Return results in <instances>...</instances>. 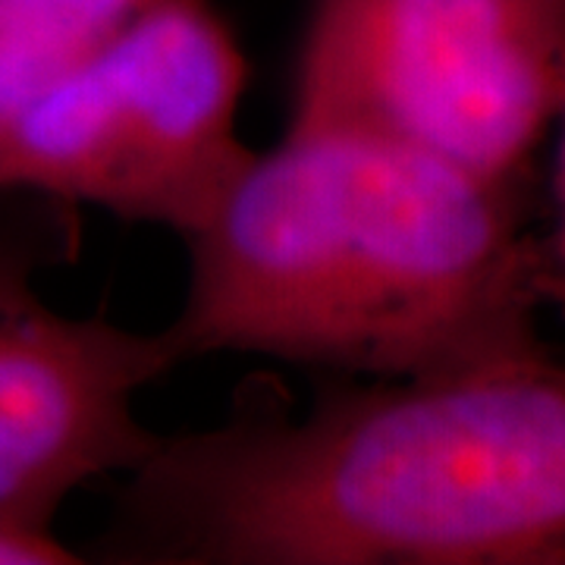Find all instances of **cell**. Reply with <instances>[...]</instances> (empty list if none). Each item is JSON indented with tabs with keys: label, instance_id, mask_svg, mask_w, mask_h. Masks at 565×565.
Wrapping results in <instances>:
<instances>
[{
	"label": "cell",
	"instance_id": "6",
	"mask_svg": "<svg viewBox=\"0 0 565 565\" xmlns=\"http://www.w3.org/2000/svg\"><path fill=\"white\" fill-rule=\"evenodd\" d=\"M161 0H0V136Z\"/></svg>",
	"mask_w": 565,
	"mask_h": 565
},
{
	"label": "cell",
	"instance_id": "4",
	"mask_svg": "<svg viewBox=\"0 0 565 565\" xmlns=\"http://www.w3.org/2000/svg\"><path fill=\"white\" fill-rule=\"evenodd\" d=\"M248 66L211 0H161L0 136V192L195 233L255 148Z\"/></svg>",
	"mask_w": 565,
	"mask_h": 565
},
{
	"label": "cell",
	"instance_id": "7",
	"mask_svg": "<svg viewBox=\"0 0 565 565\" xmlns=\"http://www.w3.org/2000/svg\"><path fill=\"white\" fill-rule=\"evenodd\" d=\"M563 136H559V151H556V173H553V230L541 239V255H544V289L546 305H559L565 311V110H563Z\"/></svg>",
	"mask_w": 565,
	"mask_h": 565
},
{
	"label": "cell",
	"instance_id": "5",
	"mask_svg": "<svg viewBox=\"0 0 565 565\" xmlns=\"http://www.w3.org/2000/svg\"><path fill=\"white\" fill-rule=\"evenodd\" d=\"M180 359L163 330L63 315L0 245V525L57 537L70 500L154 446L139 396Z\"/></svg>",
	"mask_w": 565,
	"mask_h": 565
},
{
	"label": "cell",
	"instance_id": "3",
	"mask_svg": "<svg viewBox=\"0 0 565 565\" xmlns=\"http://www.w3.org/2000/svg\"><path fill=\"white\" fill-rule=\"evenodd\" d=\"M565 110V0H311L289 126L412 145L522 189Z\"/></svg>",
	"mask_w": 565,
	"mask_h": 565
},
{
	"label": "cell",
	"instance_id": "1",
	"mask_svg": "<svg viewBox=\"0 0 565 565\" xmlns=\"http://www.w3.org/2000/svg\"><path fill=\"white\" fill-rule=\"evenodd\" d=\"M102 559L565 565V362L544 345L158 434Z\"/></svg>",
	"mask_w": 565,
	"mask_h": 565
},
{
	"label": "cell",
	"instance_id": "2",
	"mask_svg": "<svg viewBox=\"0 0 565 565\" xmlns=\"http://www.w3.org/2000/svg\"><path fill=\"white\" fill-rule=\"evenodd\" d=\"M180 364L255 355L362 381L541 349L519 192L412 145L289 126L185 236Z\"/></svg>",
	"mask_w": 565,
	"mask_h": 565
},
{
	"label": "cell",
	"instance_id": "8",
	"mask_svg": "<svg viewBox=\"0 0 565 565\" xmlns=\"http://www.w3.org/2000/svg\"><path fill=\"white\" fill-rule=\"evenodd\" d=\"M85 563L79 550L61 537H35L0 525V565H73Z\"/></svg>",
	"mask_w": 565,
	"mask_h": 565
}]
</instances>
